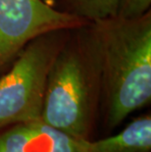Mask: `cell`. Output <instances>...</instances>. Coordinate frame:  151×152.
<instances>
[{"mask_svg": "<svg viewBox=\"0 0 151 152\" xmlns=\"http://www.w3.org/2000/svg\"><path fill=\"white\" fill-rule=\"evenodd\" d=\"M88 31L100 74V103L107 130L151 100V14L89 23Z\"/></svg>", "mask_w": 151, "mask_h": 152, "instance_id": "6da1fadb", "label": "cell"}, {"mask_svg": "<svg viewBox=\"0 0 151 152\" xmlns=\"http://www.w3.org/2000/svg\"><path fill=\"white\" fill-rule=\"evenodd\" d=\"M70 13L88 23L116 17L119 0H66Z\"/></svg>", "mask_w": 151, "mask_h": 152, "instance_id": "52a82bcc", "label": "cell"}, {"mask_svg": "<svg viewBox=\"0 0 151 152\" xmlns=\"http://www.w3.org/2000/svg\"><path fill=\"white\" fill-rule=\"evenodd\" d=\"M62 33L33 39L0 76V132L40 119L48 72L64 44Z\"/></svg>", "mask_w": 151, "mask_h": 152, "instance_id": "3957f363", "label": "cell"}, {"mask_svg": "<svg viewBox=\"0 0 151 152\" xmlns=\"http://www.w3.org/2000/svg\"><path fill=\"white\" fill-rule=\"evenodd\" d=\"M151 0H119L117 17L136 19L150 11Z\"/></svg>", "mask_w": 151, "mask_h": 152, "instance_id": "ba28073f", "label": "cell"}, {"mask_svg": "<svg viewBox=\"0 0 151 152\" xmlns=\"http://www.w3.org/2000/svg\"><path fill=\"white\" fill-rule=\"evenodd\" d=\"M0 152H85L82 140L41 120L20 123L0 132Z\"/></svg>", "mask_w": 151, "mask_h": 152, "instance_id": "5b68a950", "label": "cell"}, {"mask_svg": "<svg viewBox=\"0 0 151 152\" xmlns=\"http://www.w3.org/2000/svg\"><path fill=\"white\" fill-rule=\"evenodd\" d=\"M63 44L47 75L40 120L79 140H90L100 106V74L88 35Z\"/></svg>", "mask_w": 151, "mask_h": 152, "instance_id": "7a4b0ae2", "label": "cell"}, {"mask_svg": "<svg viewBox=\"0 0 151 152\" xmlns=\"http://www.w3.org/2000/svg\"><path fill=\"white\" fill-rule=\"evenodd\" d=\"M88 25L85 19L56 10L42 0H0V75L34 38Z\"/></svg>", "mask_w": 151, "mask_h": 152, "instance_id": "277c9868", "label": "cell"}, {"mask_svg": "<svg viewBox=\"0 0 151 152\" xmlns=\"http://www.w3.org/2000/svg\"><path fill=\"white\" fill-rule=\"evenodd\" d=\"M85 152H151V117L134 119L123 131L98 140H82Z\"/></svg>", "mask_w": 151, "mask_h": 152, "instance_id": "8992f818", "label": "cell"}]
</instances>
